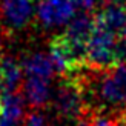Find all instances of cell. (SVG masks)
<instances>
[{
    "label": "cell",
    "mask_w": 126,
    "mask_h": 126,
    "mask_svg": "<svg viewBox=\"0 0 126 126\" xmlns=\"http://www.w3.org/2000/svg\"><path fill=\"white\" fill-rule=\"evenodd\" d=\"M0 126H9L8 123H5V122H2V120H0Z\"/></svg>",
    "instance_id": "19"
},
{
    "label": "cell",
    "mask_w": 126,
    "mask_h": 126,
    "mask_svg": "<svg viewBox=\"0 0 126 126\" xmlns=\"http://www.w3.org/2000/svg\"><path fill=\"white\" fill-rule=\"evenodd\" d=\"M94 20L97 25L123 39L126 29V6L123 3L109 2L94 16Z\"/></svg>",
    "instance_id": "6"
},
{
    "label": "cell",
    "mask_w": 126,
    "mask_h": 126,
    "mask_svg": "<svg viewBox=\"0 0 126 126\" xmlns=\"http://www.w3.org/2000/svg\"><path fill=\"white\" fill-rule=\"evenodd\" d=\"M75 12L71 0H40L35 8L39 22L46 28L68 25L75 17Z\"/></svg>",
    "instance_id": "4"
},
{
    "label": "cell",
    "mask_w": 126,
    "mask_h": 126,
    "mask_svg": "<svg viewBox=\"0 0 126 126\" xmlns=\"http://www.w3.org/2000/svg\"><path fill=\"white\" fill-rule=\"evenodd\" d=\"M25 115V100L20 94L11 92L5 94V98L0 106V120L9 126H17V123Z\"/></svg>",
    "instance_id": "9"
},
{
    "label": "cell",
    "mask_w": 126,
    "mask_h": 126,
    "mask_svg": "<svg viewBox=\"0 0 126 126\" xmlns=\"http://www.w3.org/2000/svg\"><path fill=\"white\" fill-rule=\"evenodd\" d=\"M86 126H117V120L106 115H92L89 122H86Z\"/></svg>",
    "instance_id": "12"
},
{
    "label": "cell",
    "mask_w": 126,
    "mask_h": 126,
    "mask_svg": "<svg viewBox=\"0 0 126 126\" xmlns=\"http://www.w3.org/2000/svg\"><path fill=\"white\" fill-rule=\"evenodd\" d=\"M25 125H26V126H55V125H51L42 114H39V112H32V114H29Z\"/></svg>",
    "instance_id": "13"
},
{
    "label": "cell",
    "mask_w": 126,
    "mask_h": 126,
    "mask_svg": "<svg viewBox=\"0 0 126 126\" xmlns=\"http://www.w3.org/2000/svg\"><path fill=\"white\" fill-rule=\"evenodd\" d=\"M51 80L39 77H26L23 81V100L31 108H43L51 98Z\"/></svg>",
    "instance_id": "7"
},
{
    "label": "cell",
    "mask_w": 126,
    "mask_h": 126,
    "mask_svg": "<svg viewBox=\"0 0 126 126\" xmlns=\"http://www.w3.org/2000/svg\"><path fill=\"white\" fill-rule=\"evenodd\" d=\"M3 28H2V25H0V52H2V48H3Z\"/></svg>",
    "instance_id": "15"
},
{
    "label": "cell",
    "mask_w": 126,
    "mask_h": 126,
    "mask_svg": "<svg viewBox=\"0 0 126 126\" xmlns=\"http://www.w3.org/2000/svg\"><path fill=\"white\" fill-rule=\"evenodd\" d=\"M0 14L9 28L22 29L34 17L32 0H0Z\"/></svg>",
    "instance_id": "5"
},
{
    "label": "cell",
    "mask_w": 126,
    "mask_h": 126,
    "mask_svg": "<svg viewBox=\"0 0 126 126\" xmlns=\"http://www.w3.org/2000/svg\"><path fill=\"white\" fill-rule=\"evenodd\" d=\"M123 43H125V48H126V29H125V34H123Z\"/></svg>",
    "instance_id": "17"
},
{
    "label": "cell",
    "mask_w": 126,
    "mask_h": 126,
    "mask_svg": "<svg viewBox=\"0 0 126 126\" xmlns=\"http://www.w3.org/2000/svg\"><path fill=\"white\" fill-rule=\"evenodd\" d=\"M22 69L26 77H39L46 80H51L55 71L51 57L43 52L28 54L22 62Z\"/></svg>",
    "instance_id": "8"
},
{
    "label": "cell",
    "mask_w": 126,
    "mask_h": 126,
    "mask_svg": "<svg viewBox=\"0 0 126 126\" xmlns=\"http://www.w3.org/2000/svg\"><path fill=\"white\" fill-rule=\"evenodd\" d=\"M117 126H126V122L123 120L122 117H118V118H117Z\"/></svg>",
    "instance_id": "16"
},
{
    "label": "cell",
    "mask_w": 126,
    "mask_h": 126,
    "mask_svg": "<svg viewBox=\"0 0 126 126\" xmlns=\"http://www.w3.org/2000/svg\"><path fill=\"white\" fill-rule=\"evenodd\" d=\"M98 77L86 81L79 77L85 97L89 94L91 102L100 109L115 114H126V65H120L109 71H97Z\"/></svg>",
    "instance_id": "1"
},
{
    "label": "cell",
    "mask_w": 126,
    "mask_h": 126,
    "mask_svg": "<svg viewBox=\"0 0 126 126\" xmlns=\"http://www.w3.org/2000/svg\"><path fill=\"white\" fill-rule=\"evenodd\" d=\"M111 2H115V3H123L125 0H111Z\"/></svg>",
    "instance_id": "18"
},
{
    "label": "cell",
    "mask_w": 126,
    "mask_h": 126,
    "mask_svg": "<svg viewBox=\"0 0 126 126\" xmlns=\"http://www.w3.org/2000/svg\"><path fill=\"white\" fill-rule=\"evenodd\" d=\"M52 105L55 112L66 120L71 122L83 120L88 112V105L79 77L75 79L71 75L62 81L54 94Z\"/></svg>",
    "instance_id": "3"
},
{
    "label": "cell",
    "mask_w": 126,
    "mask_h": 126,
    "mask_svg": "<svg viewBox=\"0 0 126 126\" xmlns=\"http://www.w3.org/2000/svg\"><path fill=\"white\" fill-rule=\"evenodd\" d=\"M22 65L12 57L0 59V81L5 88L6 94L16 92L18 85L22 83Z\"/></svg>",
    "instance_id": "10"
},
{
    "label": "cell",
    "mask_w": 126,
    "mask_h": 126,
    "mask_svg": "<svg viewBox=\"0 0 126 126\" xmlns=\"http://www.w3.org/2000/svg\"><path fill=\"white\" fill-rule=\"evenodd\" d=\"M5 88H3V85H2V81H0V106H2V102H3V98H5Z\"/></svg>",
    "instance_id": "14"
},
{
    "label": "cell",
    "mask_w": 126,
    "mask_h": 126,
    "mask_svg": "<svg viewBox=\"0 0 126 126\" xmlns=\"http://www.w3.org/2000/svg\"><path fill=\"white\" fill-rule=\"evenodd\" d=\"M71 3L74 5V8L80 14H89L95 9L97 0H71Z\"/></svg>",
    "instance_id": "11"
},
{
    "label": "cell",
    "mask_w": 126,
    "mask_h": 126,
    "mask_svg": "<svg viewBox=\"0 0 126 126\" xmlns=\"http://www.w3.org/2000/svg\"><path fill=\"white\" fill-rule=\"evenodd\" d=\"M120 39L122 37L95 23L86 46V65L95 71H109L123 65L126 48Z\"/></svg>",
    "instance_id": "2"
}]
</instances>
